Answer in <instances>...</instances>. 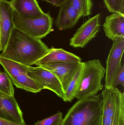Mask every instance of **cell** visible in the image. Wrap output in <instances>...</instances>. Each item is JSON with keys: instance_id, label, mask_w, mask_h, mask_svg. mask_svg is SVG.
Returning <instances> with one entry per match:
<instances>
[{"instance_id": "1", "label": "cell", "mask_w": 124, "mask_h": 125, "mask_svg": "<svg viewBox=\"0 0 124 125\" xmlns=\"http://www.w3.org/2000/svg\"><path fill=\"white\" fill-rule=\"evenodd\" d=\"M49 49L41 39L33 38L14 28L0 56L31 66L44 56Z\"/></svg>"}, {"instance_id": "2", "label": "cell", "mask_w": 124, "mask_h": 125, "mask_svg": "<svg viewBox=\"0 0 124 125\" xmlns=\"http://www.w3.org/2000/svg\"><path fill=\"white\" fill-rule=\"evenodd\" d=\"M103 98L97 95L78 100L60 125H102Z\"/></svg>"}, {"instance_id": "3", "label": "cell", "mask_w": 124, "mask_h": 125, "mask_svg": "<svg viewBox=\"0 0 124 125\" xmlns=\"http://www.w3.org/2000/svg\"><path fill=\"white\" fill-rule=\"evenodd\" d=\"M105 73V69L99 59L83 62V69L75 98L78 100L97 95L103 88L102 81Z\"/></svg>"}, {"instance_id": "4", "label": "cell", "mask_w": 124, "mask_h": 125, "mask_svg": "<svg viewBox=\"0 0 124 125\" xmlns=\"http://www.w3.org/2000/svg\"><path fill=\"white\" fill-rule=\"evenodd\" d=\"M102 125H124V93L116 87L105 88Z\"/></svg>"}, {"instance_id": "5", "label": "cell", "mask_w": 124, "mask_h": 125, "mask_svg": "<svg viewBox=\"0 0 124 125\" xmlns=\"http://www.w3.org/2000/svg\"><path fill=\"white\" fill-rule=\"evenodd\" d=\"M12 21L15 28L36 39L46 37L51 31L53 20L50 15L44 13L36 18L26 17L19 14L13 9Z\"/></svg>"}, {"instance_id": "6", "label": "cell", "mask_w": 124, "mask_h": 125, "mask_svg": "<svg viewBox=\"0 0 124 125\" xmlns=\"http://www.w3.org/2000/svg\"><path fill=\"white\" fill-rule=\"evenodd\" d=\"M2 65L16 87L36 93L41 90L39 86L27 74V65L0 56Z\"/></svg>"}, {"instance_id": "7", "label": "cell", "mask_w": 124, "mask_h": 125, "mask_svg": "<svg viewBox=\"0 0 124 125\" xmlns=\"http://www.w3.org/2000/svg\"><path fill=\"white\" fill-rule=\"evenodd\" d=\"M27 74L37 83L41 90H51L64 101L65 92L62 86L59 79L51 72L40 66H27Z\"/></svg>"}, {"instance_id": "8", "label": "cell", "mask_w": 124, "mask_h": 125, "mask_svg": "<svg viewBox=\"0 0 124 125\" xmlns=\"http://www.w3.org/2000/svg\"><path fill=\"white\" fill-rule=\"evenodd\" d=\"M106 61L105 88L113 87L114 80L120 68L124 51V38L113 40Z\"/></svg>"}, {"instance_id": "9", "label": "cell", "mask_w": 124, "mask_h": 125, "mask_svg": "<svg viewBox=\"0 0 124 125\" xmlns=\"http://www.w3.org/2000/svg\"><path fill=\"white\" fill-rule=\"evenodd\" d=\"M100 17V14H97L83 23L70 40V46L83 48L95 37L99 30Z\"/></svg>"}, {"instance_id": "10", "label": "cell", "mask_w": 124, "mask_h": 125, "mask_svg": "<svg viewBox=\"0 0 124 125\" xmlns=\"http://www.w3.org/2000/svg\"><path fill=\"white\" fill-rule=\"evenodd\" d=\"M0 117L14 123L25 124L22 110L14 96L0 91Z\"/></svg>"}, {"instance_id": "11", "label": "cell", "mask_w": 124, "mask_h": 125, "mask_svg": "<svg viewBox=\"0 0 124 125\" xmlns=\"http://www.w3.org/2000/svg\"><path fill=\"white\" fill-rule=\"evenodd\" d=\"M12 11L10 1L0 0V52L5 48L11 31L14 28Z\"/></svg>"}, {"instance_id": "12", "label": "cell", "mask_w": 124, "mask_h": 125, "mask_svg": "<svg viewBox=\"0 0 124 125\" xmlns=\"http://www.w3.org/2000/svg\"><path fill=\"white\" fill-rule=\"evenodd\" d=\"M81 62H59L41 67L51 72L58 78L65 92Z\"/></svg>"}, {"instance_id": "13", "label": "cell", "mask_w": 124, "mask_h": 125, "mask_svg": "<svg viewBox=\"0 0 124 125\" xmlns=\"http://www.w3.org/2000/svg\"><path fill=\"white\" fill-rule=\"evenodd\" d=\"M82 17L67 0L60 6L58 15L55 21L56 27L60 31L73 28Z\"/></svg>"}, {"instance_id": "14", "label": "cell", "mask_w": 124, "mask_h": 125, "mask_svg": "<svg viewBox=\"0 0 124 125\" xmlns=\"http://www.w3.org/2000/svg\"><path fill=\"white\" fill-rule=\"evenodd\" d=\"M81 58L61 48H52L47 53L35 63L38 66L62 62H82Z\"/></svg>"}, {"instance_id": "15", "label": "cell", "mask_w": 124, "mask_h": 125, "mask_svg": "<svg viewBox=\"0 0 124 125\" xmlns=\"http://www.w3.org/2000/svg\"><path fill=\"white\" fill-rule=\"evenodd\" d=\"M103 29L106 36L112 41L124 38V15L113 13L107 16Z\"/></svg>"}, {"instance_id": "16", "label": "cell", "mask_w": 124, "mask_h": 125, "mask_svg": "<svg viewBox=\"0 0 124 125\" xmlns=\"http://www.w3.org/2000/svg\"><path fill=\"white\" fill-rule=\"evenodd\" d=\"M10 2L12 9L24 17L36 18L44 13L36 0H11Z\"/></svg>"}, {"instance_id": "17", "label": "cell", "mask_w": 124, "mask_h": 125, "mask_svg": "<svg viewBox=\"0 0 124 125\" xmlns=\"http://www.w3.org/2000/svg\"><path fill=\"white\" fill-rule=\"evenodd\" d=\"M83 67V62H82L68 83L65 92V102H71L75 98V93L79 83Z\"/></svg>"}, {"instance_id": "18", "label": "cell", "mask_w": 124, "mask_h": 125, "mask_svg": "<svg viewBox=\"0 0 124 125\" xmlns=\"http://www.w3.org/2000/svg\"><path fill=\"white\" fill-rule=\"evenodd\" d=\"M71 4L82 16L90 15L92 7L91 0H70Z\"/></svg>"}, {"instance_id": "19", "label": "cell", "mask_w": 124, "mask_h": 125, "mask_svg": "<svg viewBox=\"0 0 124 125\" xmlns=\"http://www.w3.org/2000/svg\"><path fill=\"white\" fill-rule=\"evenodd\" d=\"M11 79L6 72H0V91L14 96V89Z\"/></svg>"}, {"instance_id": "20", "label": "cell", "mask_w": 124, "mask_h": 125, "mask_svg": "<svg viewBox=\"0 0 124 125\" xmlns=\"http://www.w3.org/2000/svg\"><path fill=\"white\" fill-rule=\"evenodd\" d=\"M108 11L124 15V0H103Z\"/></svg>"}, {"instance_id": "21", "label": "cell", "mask_w": 124, "mask_h": 125, "mask_svg": "<svg viewBox=\"0 0 124 125\" xmlns=\"http://www.w3.org/2000/svg\"><path fill=\"white\" fill-rule=\"evenodd\" d=\"M63 119L62 113L59 112L48 118L38 121L34 125H60Z\"/></svg>"}, {"instance_id": "22", "label": "cell", "mask_w": 124, "mask_h": 125, "mask_svg": "<svg viewBox=\"0 0 124 125\" xmlns=\"http://www.w3.org/2000/svg\"><path fill=\"white\" fill-rule=\"evenodd\" d=\"M118 85L124 86V65H122L117 73L113 84V87H116Z\"/></svg>"}, {"instance_id": "23", "label": "cell", "mask_w": 124, "mask_h": 125, "mask_svg": "<svg viewBox=\"0 0 124 125\" xmlns=\"http://www.w3.org/2000/svg\"><path fill=\"white\" fill-rule=\"evenodd\" d=\"M48 3L51 4L52 5L57 7H60L67 0H43Z\"/></svg>"}, {"instance_id": "24", "label": "cell", "mask_w": 124, "mask_h": 125, "mask_svg": "<svg viewBox=\"0 0 124 125\" xmlns=\"http://www.w3.org/2000/svg\"><path fill=\"white\" fill-rule=\"evenodd\" d=\"M0 125H27L26 124L24 125H20V124H17L14 123L12 122H10L8 120H6L0 117Z\"/></svg>"}]
</instances>
